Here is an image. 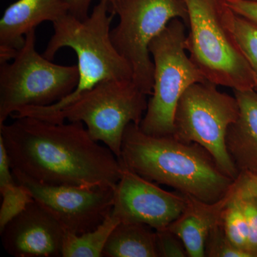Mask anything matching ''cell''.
<instances>
[{
	"mask_svg": "<svg viewBox=\"0 0 257 257\" xmlns=\"http://www.w3.org/2000/svg\"><path fill=\"white\" fill-rule=\"evenodd\" d=\"M236 15L246 18L257 25V2L248 0H226Z\"/></svg>",
	"mask_w": 257,
	"mask_h": 257,
	"instance_id": "obj_25",
	"label": "cell"
},
{
	"mask_svg": "<svg viewBox=\"0 0 257 257\" xmlns=\"http://www.w3.org/2000/svg\"><path fill=\"white\" fill-rule=\"evenodd\" d=\"M3 202L0 208V231L10 221L23 212L34 200L31 194L22 184L15 183L0 188Z\"/></svg>",
	"mask_w": 257,
	"mask_h": 257,
	"instance_id": "obj_19",
	"label": "cell"
},
{
	"mask_svg": "<svg viewBox=\"0 0 257 257\" xmlns=\"http://www.w3.org/2000/svg\"><path fill=\"white\" fill-rule=\"evenodd\" d=\"M248 1L257 2V0H248Z\"/></svg>",
	"mask_w": 257,
	"mask_h": 257,
	"instance_id": "obj_28",
	"label": "cell"
},
{
	"mask_svg": "<svg viewBox=\"0 0 257 257\" xmlns=\"http://www.w3.org/2000/svg\"><path fill=\"white\" fill-rule=\"evenodd\" d=\"M122 166L111 211L120 222L142 223L160 230L181 215L187 203L183 193L167 192Z\"/></svg>",
	"mask_w": 257,
	"mask_h": 257,
	"instance_id": "obj_11",
	"label": "cell"
},
{
	"mask_svg": "<svg viewBox=\"0 0 257 257\" xmlns=\"http://www.w3.org/2000/svg\"><path fill=\"white\" fill-rule=\"evenodd\" d=\"M106 257H159L156 230L142 223L119 222L103 251Z\"/></svg>",
	"mask_w": 257,
	"mask_h": 257,
	"instance_id": "obj_16",
	"label": "cell"
},
{
	"mask_svg": "<svg viewBox=\"0 0 257 257\" xmlns=\"http://www.w3.org/2000/svg\"><path fill=\"white\" fill-rule=\"evenodd\" d=\"M205 256L251 257L246 251L234 246L226 236L222 221L216 224L208 235L205 244Z\"/></svg>",
	"mask_w": 257,
	"mask_h": 257,
	"instance_id": "obj_21",
	"label": "cell"
},
{
	"mask_svg": "<svg viewBox=\"0 0 257 257\" xmlns=\"http://www.w3.org/2000/svg\"><path fill=\"white\" fill-rule=\"evenodd\" d=\"M238 201L241 204L247 222L248 252L251 257H257V198Z\"/></svg>",
	"mask_w": 257,
	"mask_h": 257,
	"instance_id": "obj_23",
	"label": "cell"
},
{
	"mask_svg": "<svg viewBox=\"0 0 257 257\" xmlns=\"http://www.w3.org/2000/svg\"><path fill=\"white\" fill-rule=\"evenodd\" d=\"M234 26L236 40L254 74L257 92V25L236 15Z\"/></svg>",
	"mask_w": 257,
	"mask_h": 257,
	"instance_id": "obj_20",
	"label": "cell"
},
{
	"mask_svg": "<svg viewBox=\"0 0 257 257\" xmlns=\"http://www.w3.org/2000/svg\"><path fill=\"white\" fill-rule=\"evenodd\" d=\"M190 31L189 58L208 82L234 90L256 87L252 69L235 35V13L226 0H184Z\"/></svg>",
	"mask_w": 257,
	"mask_h": 257,
	"instance_id": "obj_4",
	"label": "cell"
},
{
	"mask_svg": "<svg viewBox=\"0 0 257 257\" xmlns=\"http://www.w3.org/2000/svg\"><path fill=\"white\" fill-rule=\"evenodd\" d=\"M210 82L196 83L184 92L176 109L173 137L197 143L212 156L220 170L231 179L239 175L226 150V132L236 121L239 106L236 97L218 90Z\"/></svg>",
	"mask_w": 257,
	"mask_h": 257,
	"instance_id": "obj_9",
	"label": "cell"
},
{
	"mask_svg": "<svg viewBox=\"0 0 257 257\" xmlns=\"http://www.w3.org/2000/svg\"><path fill=\"white\" fill-rule=\"evenodd\" d=\"M234 92L239 114L226 132V150L239 173L257 175V92Z\"/></svg>",
	"mask_w": 257,
	"mask_h": 257,
	"instance_id": "obj_15",
	"label": "cell"
},
{
	"mask_svg": "<svg viewBox=\"0 0 257 257\" xmlns=\"http://www.w3.org/2000/svg\"><path fill=\"white\" fill-rule=\"evenodd\" d=\"M3 247L16 257H62L67 231L34 199L0 231Z\"/></svg>",
	"mask_w": 257,
	"mask_h": 257,
	"instance_id": "obj_12",
	"label": "cell"
},
{
	"mask_svg": "<svg viewBox=\"0 0 257 257\" xmlns=\"http://www.w3.org/2000/svg\"><path fill=\"white\" fill-rule=\"evenodd\" d=\"M147 96L132 79H110L99 83L60 110L11 117L32 116L54 123L80 121L94 140L110 149L119 160L125 128L130 123L140 125L148 106Z\"/></svg>",
	"mask_w": 257,
	"mask_h": 257,
	"instance_id": "obj_5",
	"label": "cell"
},
{
	"mask_svg": "<svg viewBox=\"0 0 257 257\" xmlns=\"http://www.w3.org/2000/svg\"><path fill=\"white\" fill-rule=\"evenodd\" d=\"M119 161L147 180L169 186L204 202L220 200L234 181L198 144L183 143L173 135H147L135 123L125 128Z\"/></svg>",
	"mask_w": 257,
	"mask_h": 257,
	"instance_id": "obj_2",
	"label": "cell"
},
{
	"mask_svg": "<svg viewBox=\"0 0 257 257\" xmlns=\"http://www.w3.org/2000/svg\"><path fill=\"white\" fill-rule=\"evenodd\" d=\"M69 13L67 0H18L0 20V64L14 60L29 32L44 22L52 23Z\"/></svg>",
	"mask_w": 257,
	"mask_h": 257,
	"instance_id": "obj_13",
	"label": "cell"
},
{
	"mask_svg": "<svg viewBox=\"0 0 257 257\" xmlns=\"http://www.w3.org/2000/svg\"><path fill=\"white\" fill-rule=\"evenodd\" d=\"M231 199L241 200L257 198V175L241 172L235 179L229 190Z\"/></svg>",
	"mask_w": 257,
	"mask_h": 257,
	"instance_id": "obj_24",
	"label": "cell"
},
{
	"mask_svg": "<svg viewBox=\"0 0 257 257\" xmlns=\"http://www.w3.org/2000/svg\"><path fill=\"white\" fill-rule=\"evenodd\" d=\"M120 221L109 214L96 229L82 234L67 232L64 239L62 257H101L111 231Z\"/></svg>",
	"mask_w": 257,
	"mask_h": 257,
	"instance_id": "obj_17",
	"label": "cell"
},
{
	"mask_svg": "<svg viewBox=\"0 0 257 257\" xmlns=\"http://www.w3.org/2000/svg\"><path fill=\"white\" fill-rule=\"evenodd\" d=\"M109 10L119 18L117 26L111 30V42L131 67L133 82L147 96L152 95L155 66L150 57V44L174 19H180L188 27L185 2L112 0Z\"/></svg>",
	"mask_w": 257,
	"mask_h": 257,
	"instance_id": "obj_8",
	"label": "cell"
},
{
	"mask_svg": "<svg viewBox=\"0 0 257 257\" xmlns=\"http://www.w3.org/2000/svg\"><path fill=\"white\" fill-rule=\"evenodd\" d=\"M114 16V13L109 12V4L99 1L93 8L92 13L84 20L68 13L52 23L54 34L43 56L52 60L60 49H72L78 60V84L73 92L55 104L46 106H25L16 111L15 115L60 110L104 81L133 80L131 67L111 42L110 26Z\"/></svg>",
	"mask_w": 257,
	"mask_h": 257,
	"instance_id": "obj_3",
	"label": "cell"
},
{
	"mask_svg": "<svg viewBox=\"0 0 257 257\" xmlns=\"http://www.w3.org/2000/svg\"><path fill=\"white\" fill-rule=\"evenodd\" d=\"M99 1H104L105 2V3H107L108 4H109V3H110L111 1H112V0H99Z\"/></svg>",
	"mask_w": 257,
	"mask_h": 257,
	"instance_id": "obj_27",
	"label": "cell"
},
{
	"mask_svg": "<svg viewBox=\"0 0 257 257\" xmlns=\"http://www.w3.org/2000/svg\"><path fill=\"white\" fill-rule=\"evenodd\" d=\"M69 5V13L80 20L89 16V10L92 0H67Z\"/></svg>",
	"mask_w": 257,
	"mask_h": 257,
	"instance_id": "obj_26",
	"label": "cell"
},
{
	"mask_svg": "<svg viewBox=\"0 0 257 257\" xmlns=\"http://www.w3.org/2000/svg\"><path fill=\"white\" fill-rule=\"evenodd\" d=\"M185 24L172 20L150 45L153 58L154 86L140 126L152 136H172L181 96L192 84L207 81L186 54Z\"/></svg>",
	"mask_w": 257,
	"mask_h": 257,
	"instance_id": "obj_6",
	"label": "cell"
},
{
	"mask_svg": "<svg viewBox=\"0 0 257 257\" xmlns=\"http://www.w3.org/2000/svg\"><path fill=\"white\" fill-rule=\"evenodd\" d=\"M35 30L12 63L0 64V124L25 106H46L73 92L79 82L77 65L53 63L35 48Z\"/></svg>",
	"mask_w": 257,
	"mask_h": 257,
	"instance_id": "obj_7",
	"label": "cell"
},
{
	"mask_svg": "<svg viewBox=\"0 0 257 257\" xmlns=\"http://www.w3.org/2000/svg\"><path fill=\"white\" fill-rule=\"evenodd\" d=\"M184 195L187 203L184 211L167 228L180 238L189 256H205L208 235L221 222L223 211L231 199L229 192L214 203L204 202L188 194Z\"/></svg>",
	"mask_w": 257,
	"mask_h": 257,
	"instance_id": "obj_14",
	"label": "cell"
},
{
	"mask_svg": "<svg viewBox=\"0 0 257 257\" xmlns=\"http://www.w3.org/2000/svg\"><path fill=\"white\" fill-rule=\"evenodd\" d=\"M13 173L17 182L71 234L92 231L112 211L114 188L51 185Z\"/></svg>",
	"mask_w": 257,
	"mask_h": 257,
	"instance_id": "obj_10",
	"label": "cell"
},
{
	"mask_svg": "<svg viewBox=\"0 0 257 257\" xmlns=\"http://www.w3.org/2000/svg\"><path fill=\"white\" fill-rule=\"evenodd\" d=\"M221 221L225 233L231 243L248 253L247 222L239 201L230 199L223 211Z\"/></svg>",
	"mask_w": 257,
	"mask_h": 257,
	"instance_id": "obj_18",
	"label": "cell"
},
{
	"mask_svg": "<svg viewBox=\"0 0 257 257\" xmlns=\"http://www.w3.org/2000/svg\"><path fill=\"white\" fill-rule=\"evenodd\" d=\"M0 124L12 170L51 185L115 188L122 172L117 157L80 121L32 117Z\"/></svg>",
	"mask_w": 257,
	"mask_h": 257,
	"instance_id": "obj_1",
	"label": "cell"
},
{
	"mask_svg": "<svg viewBox=\"0 0 257 257\" xmlns=\"http://www.w3.org/2000/svg\"><path fill=\"white\" fill-rule=\"evenodd\" d=\"M156 244L159 257L189 256L182 240L167 227L156 230Z\"/></svg>",
	"mask_w": 257,
	"mask_h": 257,
	"instance_id": "obj_22",
	"label": "cell"
}]
</instances>
